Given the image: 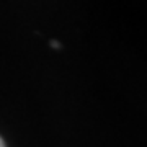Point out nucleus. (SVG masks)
Segmentation results:
<instances>
[{
	"mask_svg": "<svg viewBox=\"0 0 147 147\" xmlns=\"http://www.w3.org/2000/svg\"><path fill=\"white\" fill-rule=\"evenodd\" d=\"M0 147H5V144H3V141L0 139Z\"/></svg>",
	"mask_w": 147,
	"mask_h": 147,
	"instance_id": "nucleus-1",
	"label": "nucleus"
}]
</instances>
